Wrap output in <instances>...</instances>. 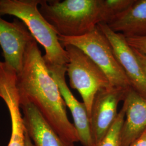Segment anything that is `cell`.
<instances>
[{
  "mask_svg": "<svg viewBox=\"0 0 146 146\" xmlns=\"http://www.w3.org/2000/svg\"><path fill=\"white\" fill-rule=\"evenodd\" d=\"M16 86L20 103L34 104L64 141L74 144L80 142L74 124L68 119L67 106L58 84L48 69L35 40L27 48L22 68L16 74Z\"/></svg>",
  "mask_w": 146,
  "mask_h": 146,
  "instance_id": "obj_1",
  "label": "cell"
},
{
  "mask_svg": "<svg viewBox=\"0 0 146 146\" xmlns=\"http://www.w3.org/2000/svg\"><path fill=\"white\" fill-rule=\"evenodd\" d=\"M38 9L58 36H83L102 23L101 0H40Z\"/></svg>",
  "mask_w": 146,
  "mask_h": 146,
  "instance_id": "obj_2",
  "label": "cell"
},
{
  "mask_svg": "<svg viewBox=\"0 0 146 146\" xmlns=\"http://www.w3.org/2000/svg\"><path fill=\"white\" fill-rule=\"evenodd\" d=\"M40 0H0V16H14L22 21L37 42L45 50L43 59L47 66H67V52L56 31L39 11Z\"/></svg>",
  "mask_w": 146,
  "mask_h": 146,
  "instance_id": "obj_3",
  "label": "cell"
},
{
  "mask_svg": "<svg viewBox=\"0 0 146 146\" xmlns=\"http://www.w3.org/2000/svg\"><path fill=\"white\" fill-rule=\"evenodd\" d=\"M61 44H72L82 50L99 67L111 87L129 90L131 84L118 62L108 38L97 27L83 36H58Z\"/></svg>",
  "mask_w": 146,
  "mask_h": 146,
  "instance_id": "obj_4",
  "label": "cell"
},
{
  "mask_svg": "<svg viewBox=\"0 0 146 146\" xmlns=\"http://www.w3.org/2000/svg\"><path fill=\"white\" fill-rule=\"evenodd\" d=\"M62 46L69 58L67 72L70 86L81 95L90 119L95 95L101 89L111 86L103 71L82 50L72 44Z\"/></svg>",
  "mask_w": 146,
  "mask_h": 146,
  "instance_id": "obj_5",
  "label": "cell"
},
{
  "mask_svg": "<svg viewBox=\"0 0 146 146\" xmlns=\"http://www.w3.org/2000/svg\"><path fill=\"white\" fill-rule=\"evenodd\" d=\"M128 90L110 87L102 89L95 96L90 116L92 134L95 146L101 141L117 116V107Z\"/></svg>",
  "mask_w": 146,
  "mask_h": 146,
  "instance_id": "obj_6",
  "label": "cell"
},
{
  "mask_svg": "<svg viewBox=\"0 0 146 146\" xmlns=\"http://www.w3.org/2000/svg\"><path fill=\"white\" fill-rule=\"evenodd\" d=\"M35 40L25 24L19 19L8 22L0 16V46L5 62L16 74L21 71L28 44Z\"/></svg>",
  "mask_w": 146,
  "mask_h": 146,
  "instance_id": "obj_7",
  "label": "cell"
},
{
  "mask_svg": "<svg viewBox=\"0 0 146 146\" xmlns=\"http://www.w3.org/2000/svg\"><path fill=\"white\" fill-rule=\"evenodd\" d=\"M98 27L109 40L118 62L123 69L131 88L146 100V75L139 62L125 37L116 33L107 25L99 23Z\"/></svg>",
  "mask_w": 146,
  "mask_h": 146,
  "instance_id": "obj_8",
  "label": "cell"
},
{
  "mask_svg": "<svg viewBox=\"0 0 146 146\" xmlns=\"http://www.w3.org/2000/svg\"><path fill=\"white\" fill-rule=\"evenodd\" d=\"M15 71L5 62L0 61V97L8 107L11 123V138L8 146H26V131L20 111Z\"/></svg>",
  "mask_w": 146,
  "mask_h": 146,
  "instance_id": "obj_9",
  "label": "cell"
},
{
  "mask_svg": "<svg viewBox=\"0 0 146 146\" xmlns=\"http://www.w3.org/2000/svg\"><path fill=\"white\" fill-rule=\"evenodd\" d=\"M52 78L58 84L66 106L70 110L74 125L78 133L79 141L84 146H96L91 131L90 119L84 102L78 101L73 95L66 81L67 66H47Z\"/></svg>",
  "mask_w": 146,
  "mask_h": 146,
  "instance_id": "obj_10",
  "label": "cell"
},
{
  "mask_svg": "<svg viewBox=\"0 0 146 146\" xmlns=\"http://www.w3.org/2000/svg\"><path fill=\"white\" fill-rule=\"evenodd\" d=\"M25 130L34 146H75L64 141L30 102L20 103Z\"/></svg>",
  "mask_w": 146,
  "mask_h": 146,
  "instance_id": "obj_11",
  "label": "cell"
},
{
  "mask_svg": "<svg viewBox=\"0 0 146 146\" xmlns=\"http://www.w3.org/2000/svg\"><path fill=\"white\" fill-rule=\"evenodd\" d=\"M123 105L125 110L120 146H129L146 128V100L132 88L128 90Z\"/></svg>",
  "mask_w": 146,
  "mask_h": 146,
  "instance_id": "obj_12",
  "label": "cell"
},
{
  "mask_svg": "<svg viewBox=\"0 0 146 146\" xmlns=\"http://www.w3.org/2000/svg\"><path fill=\"white\" fill-rule=\"evenodd\" d=\"M107 26L125 37L146 36V0H135L127 11Z\"/></svg>",
  "mask_w": 146,
  "mask_h": 146,
  "instance_id": "obj_13",
  "label": "cell"
},
{
  "mask_svg": "<svg viewBox=\"0 0 146 146\" xmlns=\"http://www.w3.org/2000/svg\"><path fill=\"white\" fill-rule=\"evenodd\" d=\"M102 5V23L108 24L117 16L127 11L135 0H101Z\"/></svg>",
  "mask_w": 146,
  "mask_h": 146,
  "instance_id": "obj_14",
  "label": "cell"
},
{
  "mask_svg": "<svg viewBox=\"0 0 146 146\" xmlns=\"http://www.w3.org/2000/svg\"><path fill=\"white\" fill-rule=\"evenodd\" d=\"M125 116V108L123 105L115 121L96 146H120L121 132Z\"/></svg>",
  "mask_w": 146,
  "mask_h": 146,
  "instance_id": "obj_15",
  "label": "cell"
},
{
  "mask_svg": "<svg viewBox=\"0 0 146 146\" xmlns=\"http://www.w3.org/2000/svg\"><path fill=\"white\" fill-rule=\"evenodd\" d=\"M125 39L133 49L146 55V36L125 37Z\"/></svg>",
  "mask_w": 146,
  "mask_h": 146,
  "instance_id": "obj_16",
  "label": "cell"
},
{
  "mask_svg": "<svg viewBox=\"0 0 146 146\" xmlns=\"http://www.w3.org/2000/svg\"><path fill=\"white\" fill-rule=\"evenodd\" d=\"M133 49V51L134 52V54L135 55L136 57L137 58L139 62L140 63L143 72H145L146 75V55H145L141 52H139L134 49Z\"/></svg>",
  "mask_w": 146,
  "mask_h": 146,
  "instance_id": "obj_17",
  "label": "cell"
},
{
  "mask_svg": "<svg viewBox=\"0 0 146 146\" xmlns=\"http://www.w3.org/2000/svg\"><path fill=\"white\" fill-rule=\"evenodd\" d=\"M129 146H146V128L139 137Z\"/></svg>",
  "mask_w": 146,
  "mask_h": 146,
  "instance_id": "obj_18",
  "label": "cell"
},
{
  "mask_svg": "<svg viewBox=\"0 0 146 146\" xmlns=\"http://www.w3.org/2000/svg\"><path fill=\"white\" fill-rule=\"evenodd\" d=\"M26 131V130H25ZM25 140H26V146H34L32 141L29 137V136L28 135V133H27L26 131V135H25Z\"/></svg>",
  "mask_w": 146,
  "mask_h": 146,
  "instance_id": "obj_19",
  "label": "cell"
},
{
  "mask_svg": "<svg viewBox=\"0 0 146 146\" xmlns=\"http://www.w3.org/2000/svg\"></svg>",
  "mask_w": 146,
  "mask_h": 146,
  "instance_id": "obj_20",
  "label": "cell"
}]
</instances>
